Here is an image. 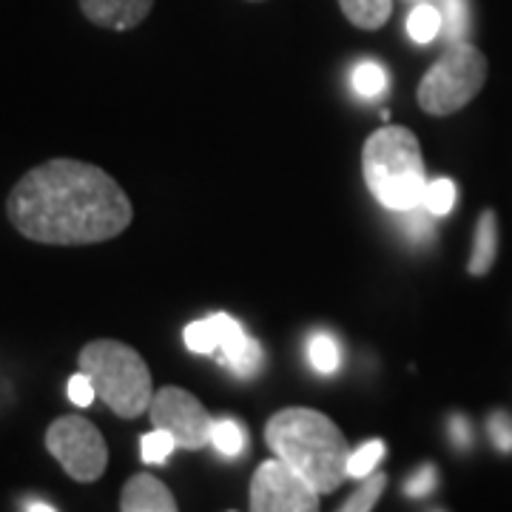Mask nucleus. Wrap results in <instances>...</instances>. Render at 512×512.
Returning <instances> with one entry per match:
<instances>
[{
	"label": "nucleus",
	"instance_id": "obj_1",
	"mask_svg": "<svg viewBox=\"0 0 512 512\" xmlns=\"http://www.w3.org/2000/svg\"><path fill=\"white\" fill-rule=\"evenodd\" d=\"M6 217L40 245H97L120 237L134 208L100 165L57 157L20 177L6 197Z\"/></svg>",
	"mask_w": 512,
	"mask_h": 512
},
{
	"label": "nucleus",
	"instance_id": "obj_2",
	"mask_svg": "<svg viewBox=\"0 0 512 512\" xmlns=\"http://www.w3.org/2000/svg\"><path fill=\"white\" fill-rule=\"evenodd\" d=\"M265 441L319 495L333 493L348 478V441L325 413L308 407L279 410L265 427Z\"/></svg>",
	"mask_w": 512,
	"mask_h": 512
},
{
	"label": "nucleus",
	"instance_id": "obj_3",
	"mask_svg": "<svg viewBox=\"0 0 512 512\" xmlns=\"http://www.w3.org/2000/svg\"><path fill=\"white\" fill-rule=\"evenodd\" d=\"M362 174L376 202L399 214L421 205L427 171L419 137L404 126H384L367 137L362 148Z\"/></svg>",
	"mask_w": 512,
	"mask_h": 512
},
{
	"label": "nucleus",
	"instance_id": "obj_4",
	"mask_svg": "<svg viewBox=\"0 0 512 512\" xmlns=\"http://www.w3.org/2000/svg\"><path fill=\"white\" fill-rule=\"evenodd\" d=\"M77 367L92 379L97 399L109 404L120 419H137L154 399V384L146 359L126 342L94 339L77 356Z\"/></svg>",
	"mask_w": 512,
	"mask_h": 512
},
{
	"label": "nucleus",
	"instance_id": "obj_5",
	"mask_svg": "<svg viewBox=\"0 0 512 512\" xmlns=\"http://www.w3.org/2000/svg\"><path fill=\"white\" fill-rule=\"evenodd\" d=\"M487 83V57L473 43H450L419 83V106L433 117L461 111Z\"/></svg>",
	"mask_w": 512,
	"mask_h": 512
},
{
	"label": "nucleus",
	"instance_id": "obj_6",
	"mask_svg": "<svg viewBox=\"0 0 512 512\" xmlns=\"http://www.w3.org/2000/svg\"><path fill=\"white\" fill-rule=\"evenodd\" d=\"M46 450L80 484H92L106 473L109 447L103 433L83 416H60L46 430Z\"/></svg>",
	"mask_w": 512,
	"mask_h": 512
},
{
	"label": "nucleus",
	"instance_id": "obj_7",
	"mask_svg": "<svg viewBox=\"0 0 512 512\" xmlns=\"http://www.w3.org/2000/svg\"><path fill=\"white\" fill-rule=\"evenodd\" d=\"M151 424L171 433L177 447L183 450H200L211 441V416L202 407L197 396H191L183 387H163L154 393L148 407Z\"/></svg>",
	"mask_w": 512,
	"mask_h": 512
},
{
	"label": "nucleus",
	"instance_id": "obj_8",
	"mask_svg": "<svg viewBox=\"0 0 512 512\" xmlns=\"http://www.w3.org/2000/svg\"><path fill=\"white\" fill-rule=\"evenodd\" d=\"M251 512H319V493L285 461L271 458L251 481Z\"/></svg>",
	"mask_w": 512,
	"mask_h": 512
},
{
	"label": "nucleus",
	"instance_id": "obj_9",
	"mask_svg": "<svg viewBox=\"0 0 512 512\" xmlns=\"http://www.w3.org/2000/svg\"><path fill=\"white\" fill-rule=\"evenodd\" d=\"M208 325H211L214 336H217V356H220L222 365L228 367L234 376H239V379L254 376L256 370L262 367V348H259V342L251 339L237 319L228 316V313H211Z\"/></svg>",
	"mask_w": 512,
	"mask_h": 512
},
{
	"label": "nucleus",
	"instance_id": "obj_10",
	"mask_svg": "<svg viewBox=\"0 0 512 512\" xmlns=\"http://www.w3.org/2000/svg\"><path fill=\"white\" fill-rule=\"evenodd\" d=\"M80 9L100 29L128 32L151 15L154 0H80Z\"/></svg>",
	"mask_w": 512,
	"mask_h": 512
},
{
	"label": "nucleus",
	"instance_id": "obj_11",
	"mask_svg": "<svg viewBox=\"0 0 512 512\" xmlns=\"http://www.w3.org/2000/svg\"><path fill=\"white\" fill-rule=\"evenodd\" d=\"M123 512H177V501L160 478L140 473L131 476L120 495Z\"/></svg>",
	"mask_w": 512,
	"mask_h": 512
},
{
	"label": "nucleus",
	"instance_id": "obj_12",
	"mask_svg": "<svg viewBox=\"0 0 512 512\" xmlns=\"http://www.w3.org/2000/svg\"><path fill=\"white\" fill-rule=\"evenodd\" d=\"M495 254H498V220H495V211L487 208V211L478 217L476 239H473V254H470L467 271L473 276L490 274Z\"/></svg>",
	"mask_w": 512,
	"mask_h": 512
},
{
	"label": "nucleus",
	"instance_id": "obj_13",
	"mask_svg": "<svg viewBox=\"0 0 512 512\" xmlns=\"http://www.w3.org/2000/svg\"><path fill=\"white\" fill-rule=\"evenodd\" d=\"M339 6L353 26L367 29V32L382 29L393 15V0H339Z\"/></svg>",
	"mask_w": 512,
	"mask_h": 512
},
{
	"label": "nucleus",
	"instance_id": "obj_14",
	"mask_svg": "<svg viewBox=\"0 0 512 512\" xmlns=\"http://www.w3.org/2000/svg\"><path fill=\"white\" fill-rule=\"evenodd\" d=\"M308 362L322 376H330V373L339 370V365H342V350H339L336 339L330 333H325V330L311 333V339H308Z\"/></svg>",
	"mask_w": 512,
	"mask_h": 512
},
{
	"label": "nucleus",
	"instance_id": "obj_15",
	"mask_svg": "<svg viewBox=\"0 0 512 512\" xmlns=\"http://www.w3.org/2000/svg\"><path fill=\"white\" fill-rule=\"evenodd\" d=\"M407 35L416 43L427 46L441 35V12L439 6H433L430 0H421L419 6L407 15Z\"/></svg>",
	"mask_w": 512,
	"mask_h": 512
},
{
	"label": "nucleus",
	"instance_id": "obj_16",
	"mask_svg": "<svg viewBox=\"0 0 512 512\" xmlns=\"http://www.w3.org/2000/svg\"><path fill=\"white\" fill-rule=\"evenodd\" d=\"M441 35L447 43H461L470 32V3L467 0H439Z\"/></svg>",
	"mask_w": 512,
	"mask_h": 512
},
{
	"label": "nucleus",
	"instance_id": "obj_17",
	"mask_svg": "<svg viewBox=\"0 0 512 512\" xmlns=\"http://www.w3.org/2000/svg\"><path fill=\"white\" fill-rule=\"evenodd\" d=\"M350 86H353V92L359 94V97H365V100L379 97L387 89V72H384L382 63H376V60H362L350 72Z\"/></svg>",
	"mask_w": 512,
	"mask_h": 512
},
{
	"label": "nucleus",
	"instance_id": "obj_18",
	"mask_svg": "<svg viewBox=\"0 0 512 512\" xmlns=\"http://www.w3.org/2000/svg\"><path fill=\"white\" fill-rule=\"evenodd\" d=\"M396 220H399V228H402V234L413 245H424V242H430L433 239V222L436 217L424 208V205H416V208H410V211H399L396 214Z\"/></svg>",
	"mask_w": 512,
	"mask_h": 512
},
{
	"label": "nucleus",
	"instance_id": "obj_19",
	"mask_svg": "<svg viewBox=\"0 0 512 512\" xmlns=\"http://www.w3.org/2000/svg\"><path fill=\"white\" fill-rule=\"evenodd\" d=\"M458 200V188L453 180L447 177H439V180H430L427 188H424V197H421V205L433 214V217H447L453 211V205Z\"/></svg>",
	"mask_w": 512,
	"mask_h": 512
},
{
	"label": "nucleus",
	"instance_id": "obj_20",
	"mask_svg": "<svg viewBox=\"0 0 512 512\" xmlns=\"http://www.w3.org/2000/svg\"><path fill=\"white\" fill-rule=\"evenodd\" d=\"M211 444L217 453L228 458H237L245 450V430L234 419H220L211 424Z\"/></svg>",
	"mask_w": 512,
	"mask_h": 512
},
{
	"label": "nucleus",
	"instance_id": "obj_21",
	"mask_svg": "<svg viewBox=\"0 0 512 512\" xmlns=\"http://www.w3.org/2000/svg\"><path fill=\"white\" fill-rule=\"evenodd\" d=\"M384 487H387V476H384V473H373V476H367L365 484H362L356 493L350 495L339 512H373L376 501L382 498Z\"/></svg>",
	"mask_w": 512,
	"mask_h": 512
},
{
	"label": "nucleus",
	"instance_id": "obj_22",
	"mask_svg": "<svg viewBox=\"0 0 512 512\" xmlns=\"http://www.w3.org/2000/svg\"><path fill=\"white\" fill-rule=\"evenodd\" d=\"M384 458V441L373 439L353 450L348 456V478H367L376 473L379 461Z\"/></svg>",
	"mask_w": 512,
	"mask_h": 512
},
{
	"label": "nucleus",
	"instance_id": "obj_23",
	"mask_svg": "<svg viewBox=\"0 0 512 512\" xmlns=\"http://www.w3.org/2000/svg\"><path fill=\"white\" fill-rule=\"evenodd\" d=\"M174 450H177L174 436L160 430V427H154V430L146 433L143 441H140V453H143V461H146V464H163V461H168V456H171Z\"/></svg>",
	"mask_w": 512,
	"mask_h": 512
},
{
	"label": "nucleus",
	"instance_id": "obj_24",
	"mask_svg": "<svg viewBox=\"0 0 512 512\" xmlns=\"http://www.w3.org/2000/svg\"><path fill=\"white\" fill-rule=\"evenodd\" d=\"M185 348L191 353H200V356H208V353H217V336L208 325V319H200V322H191L183 333Z\"/></svg>",
	"mask_w": 512,
	"mask_h": 512
},
{
	"label": "nucleus",
	"instance_id": "obj_25",
	"mask_svg": "<svg viewBox=\"0 0 512 512\" xmlns=\"http://www.w3.org/2000/svg\"><path fill=\"white\" fill-rule=\"evenodd\" d=\"M487 430L501 453H512V419L507 413H493L487 421Z\"/></svg>",
	"mask_w": 512,
	"mask_h": 512
},
{
	"label": "nucleus",
	"instance_id": "obj_26",
	"mask_svg": "<svg viewBox=\"0 0 512 512\" xmlns=\"http://www.w3.org/2000/svg\"><path fill=\"white\" fill-rule=\"evenodd\" d=\"M436 481H439L436 467L433 464H424L419 473L404 484V493L410 495V498H424V495H430L436 490Z\"/></svg>",
	"mask_w": 512,
	"mask_h": 512
},
{
	"label": "nucleus",
	"instance_id": "obj_27",
	"mask_svg": "<svg viewBox=\"0 0 512 512\" xmlns=\"http://www.w3.org/2000/svg\"><path fill=\"white\" fill-rule=\"evenodd\" d=\"M66 393H69V399H72V404H77V407H89V404L97 399V390H94L92 379L80 370V373H74L72 379H69V384H66Z\"/></svg>",
	"mask_w": 512,
	"mask_h": 512
},
{
	"label": "nucleus",
	"instance_id": "obj_28",
	"mask_svg": "<svg viewBox=\"0 0 512 512\" xmlns=\"http://www.w3.org/2000/svg\"><path fill=\"white\" fill-rule=\"evenodd\" d=\"M450 439H453L456 447H470L473 433H470V421L464 419V416H453L450 419Z\"/></svg>",
	"mask_w": 512,
	"mask_h": 512
},
{
	"label": "nucleus",
	"instance_id": "obj_29",
	"mask_svg": "<svg viewBox=\"0 0 512 512\" xmlns=\"http://www.w3.org/2000/svg\"><path fill=\"white\" fill-rule=\"evenodd\" d=\"M26 512H57L55 507H49V504H43V501H32L29 507H26Z\"/></svg>",
	"mask_w": 512,
	"mask_h": 512
},
{
	"label": "nucleus",
	"instance_id": "obj_30",
	"mask_svg": "<svg viewBox=\"0 0 512 512\" xmlns=\"http://www.w3.org/2000/svg\"><path fill=\"white\" fill-rule=\"evenodd\" d=\"M254 3H259V0H254Z\"/></svg>",
	"mask_w": 512,
	"mask_h": 512
},
{
	"label": "nucleus",
	"instance_id": "obj_31",
	"mask_svg": "<svg viewBox=\"0 0 512 512\" xmlns=\"http://www.w3.org/2000/svg\"><path fill=\"white\" fill-rule=\"evenodd\" d=\"M419 3H421V0H419Z\"/></svg>",
	"mask_w": 512,
	"mask_h": 512
}]
</instances>
